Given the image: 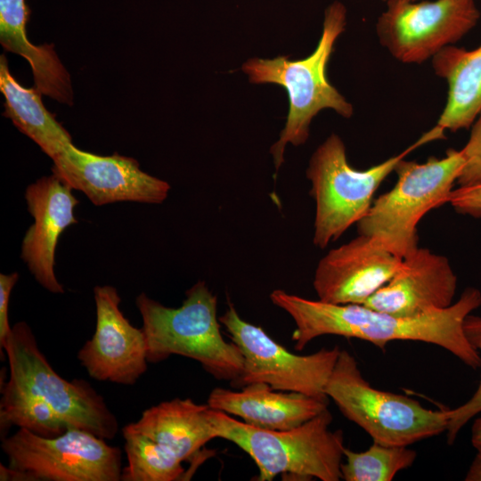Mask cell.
Returning a JSON list of instances; mask_svg holds the SVG:
<instances>
[{"instance_id": "9a60e30c", "label": "cell", "mask_w": 481, "mask_h": 481, "mask_svg": "<svg viewBox=\"0 0 481 481\" xmlns=\"http://www.w3.org/2000/svg\"><path fill=\"white\" fill-rule=\"evenodd\" d=\"M457 284L446 257L418 247L363 305L396 316H419L449 307Z\"/></svg>"}, {"instance_id": "d4e9b609", "label": "cell", "mask_w": 481, "mask_h": 481, "mask_svg": "<svg viewBox=\"0 0 481 481\" xmlns=\"http://www.w3.org/2000/svg\"><path fill=\"white\" fill-rule=\"evenodd\" d=\"M461 151L464 164L457 179L458 186L481 183V113L473 122L468 142Z\"/></svg>"}, {"instance_id": "484cf974", "label": "cell", "mask_w": 481, "mask_h": 481, "mask_svg": "<svg viewBox=\"0 0 481 481\" xmlns=\"http://www.w3.org/2000/svg\"><path fill=\"white\" fill-rule=\"evenodd\" d=\"M448 203L460 214L481 217V183L453 189Z\"/></svg>"}, {"instance_id": "44dd1931", "label": "cell", "mask_w": 481, "mask_h": 481, "mask_svg": "<svg viewBox=\"0 0 481 481\" xmlns=\"http://www.w3.org/2000/svg\"><path fill=\"white\" fill-rule=\"evenodd\" d=\"M0 91L4 97L3 115L34 141L52 159L72 143L69 132L44 106L36 87L22 86L12 75L6 57H0Z\"/></svg>"}, {"instance_id": "7c38bea8", "label": "cell", "mask_w": 481, "mask_h": 481, "mask_svg": "<svg viewBox=\"0 0 481 481\" xmlns=\"http://www.w3.org/2000/svg\"><path fill=\"white\" fill-rule=\"evenodd\" d=\"M53 174L95 206L117 201L159 204L167 197V182L143 172L133 158L100 156L69 144L53 159Z\"/></svg>"}, {"instance_id": "603a6c76", "label": "cell", "mask_w": 481, "mask_h": 481, "mask_svg": "<svg viewBox=\"0 0 481 481\" xmlns=\"http://www.w3.org/2000/svg\"><path fill=\"white\" fill-rule=\"evenodd\" d=\"M127 465L123 481H175L183 479L181 461L166 454L156 444L139 433L122 428Z\"/></svg>"}, {"instance_id": "8992f818", "label": "cell", "mask_w": 481, "mask_h": 481, "mask_svg": "<svg viewBox=\"0 0 481 481\" xmlns=\"http://www.w3.org/2000/svg\"><path fill=\"white\" fill-rule=\"evenodd\" d=\"M463 164L461 150L454 149L423 163L401 159L395 168V184L372 202L357 223L358 233L378 240L404 259L419 247L417 226L422 217L448 203Z\"/></svg>"}, {"instance_id": "52a82bcc", "label": "cell", "mask_w": 481, "mask_h": 481, "mask_svg": "<svg viewBox=\"0 0 481 481\" xmlns=\"http://www.w3.org/2000/svg\"><path fill=\"white\" fill-rule=\"evenodd\" d=\"M340 412L373 442L409 446L445 432L449 409L432 410L404 395L373 387L355 358L341 349L325 387Z\"/></svg>"}, {"instance_id": "d6986e66", "label": "cell", "mask_w": 481, "mask_h": 481, "mask_svg": "<svg viewBox=\"0 0 481 481\" xmlns=\"http://www.w3.org/2000/svg\"><path fill=\"white\" fill-rule=\"evenodd\" d=\"M29 12L25 0H0V43L4 50L20 55L29 63L37 90L70 105V77L53 45H34L27 37Z\"/></svg>"}, {"instance_id": "2e32d148", "label": "cell", "mask_w": 481, "mask_h": 481, "mask_svg": "<svg viewBox=\"0 0 481 481\" xmlns=\"http://www.w3.org/2000/svg\"><path fill=\"white\" fill-rule=\"evenodd\" d=\"M72 188L56 175L44 176L28 186L25 200L34 218L25 233L21 257L37 281L52 293H63L54 273L56 245L62 232L77 223L78 200Z\"/></svg>"}, {"instance_id": "4fadbf2b", "label": "cell", "mask_w": 481, "mask_h": 481, "mask_svg": "<svg viewBox=\"0 0 481 481\" xmlns=\"http://www.w3.org/2000/svg\"><path fill=\"white\" fill-rule=\"evenodd\" d=\"M94 294L95 330L78 351L77 359L96 380L134 385L148 369L143 330L124 316L119 308L121 298L114 287L96 286Z\"/></svg>"}, {"instance_id": "7a4b0ae2", "label": "cell", "mask_w": 481, "mask_h": 481, "mask_svg": "<svg viewBox=\"0 0 481 481\" xmlns=\"http://www.w3.org/2000/svg\"><path fill=\"white\" fill-rule=\"evenodd\" d=\"M346 24V8L341 2L334 1L324 11L322 36L309 56L301 60H290L288 56L253 58L242 65L251 83L277 84L284 87L289 95L285 126L270 149L276 171L284 162L287 143L304 144L309 136L311 121L321 110L331 109L346 118L354 113L352 104L327 77L330 57Z\"/></svg>"}, {"instance_id": "9c48e42d", "label": "cell", "mask_w": 481, "mask_h": 481, "mask_svg": "<svg viewBox=\"0 0 481 481\" xmlns=\"http://www.w3.org/2000/svg\"><path fill=\"white\" fill-rule=\"evenodd\" d=\"M8 467L29 481H119L122 452L88 431L69 428L55 437L25 428L2 439Z\"/></svg>"}, {"instance_id": "4316f807", "label": "cell", "mask_w": 481, "mask_h": 481, "mask_svg": "<svg viewBox=\"0 0 481 481\" xmlns=\"http://www.w3.org/2000/svg\"><path fill=\"white\" fill-rule=\"evenodd\" d=\"M19 279L17 273L0 274V348L1 354L4 349L7 339L12 332L9 324L8 308L12 290Z\"/></svg>"}, {"instance_id": "f1b7e54d", "label": "cell", "mask_w": 481, "mask_h": 481, "mask_svg": "<svg viewBox=\"0 0 481 481\" xmlns=\"http://www.w3.org/2000/svg\"><path fill=\"white\" fill-rule=\"evenodd\" d=\"M466 481H481V455L477 453L465 477Z\"/></svg>"}, {"instance_id": "7402d4cb", "label": "cell", "mask_w": 481, "mask_h": 481, "mask_svg": "<svg viewBox=\"0 0 481 481\" xmlns=\"http://www.w3.org/2000/svg\"><path fill=\"white\" fill-rule=\"evenodd\" d=\"M416 457V452L408 446L377 442L361 452L345 447L341 478L346 481H391L399 471L411 467Z\"/></svg>"}, {"instance_id": "277c9868", "label": "cell", "mask_w": 481, "mask_h": 481, "mask_svg": "<svg viewBox=\"0 0 481 481\" xmlns=\"http://www.w3.org/2000/svg\"><path fill=\"white\" fill-rule=\"evenodd\" d=\"M209 417L216 438L235 444L255 461L259 481H271L279 474L302 480L341 478L343 432L330 429L332 415L328 409L288 430L258 428L212 408Z\"/></svg>"}, {"instance_id": "ba28073f", "label": "cell", "mask_w": 481, "mask_h": 481, "mask_svg": "<svg viewBox=\"0 0 481 481\" xmlns=\"http://www.w3.org/2000/svg\"><path fill=\"white\" fill-rule=\"evenodd\" d=\"M10 377L1 390L39 399L51 406L69 426L105 440L118 431L116 416L104 398L86 380L64 379L52 368L25 322L12 327L4 346Z\"/></svg>"}, {"instance_id": "30bf717a", "label": "cell", "mask_w": 481, "mask_h": 481, "mask_svg": "<svg viewBox=\"0 0 481 481\" xmlns=\"http://www.w3.org/2000/svg\"><path fill=\"white\" fill-rule=\"evenodd\" d=\"M219 322L244 359L242 372L232 386L265 383L274 390L328 397L325 387L339 355L338 346L306 355L293 354L261 327L244 321L232 304H229Z\"/></svg>"}, {"instance_id": "ffe728a7", "label": "cell", "mask_w": 481, "mask_h": 481, "mask_svg": "<svg viewBox=\"0 0 481 481\" xmlns=\"http://www.w3.org/2000/svg\"><path fill=\"white\" fill-rule=\"evenodd\" d=\"M431 60L448 86L436 126L451 132L469 128L481 113V44L472 50L448 45Z\"/></svg>"}, {"instance_id": "f546056e", "label": "cell", "mask_w": 481, "mask_h": 481, "mask_svg": "<svg viewBox=\"0 0 481 481\" xmlns=\"http://www.w3.org/2000/svg\"><path fill=\"white\" fill-rule=\"evenodd\" d=\"M382 1L387 2V0H382Z\"/></svg>"}, {"instance_id": "ac0fdd59", "label": "cell", "mask_w": 481, "mask_h": 481, "mask_svg": "<svg viewBox=\"0 0 481 481\" xmlns=\"http://www.w3.org/2000/svg\"><path fill=\"white\" fill-rule=\"evenodd\" d=\"M209 411L208 404L174 398L145 410L137 421L123 428L145 436L166 454L183 462L216 438Z\"/></svg>"}, {"instance_id": "e0dca14e", "label": "cell", "mask_w": 481, "mask_h": 481, "mask_svg": "<svg viewBox=\"0 0 481 481\" xmlns=\"http://www.w3.org/2000/svg\"><path fill=\"white\" fill-rule=\"evenodd\" d=\"M328 397L273 389L252 383L233 391L214 388L208 398L210 408L240 417L248 425L267 430H288L302 425L328 409Z\"/></svg>"}, {"instance_id": "cb8c5ba5", "label": "cell", "mask_w": 481, "mask_h": 481, "mask_svg": "<svg viewBox=\"0 0 481 481\" xmlns=\"http://www.w3.org/2000/svg\"><path fill=\"white\" fill-rule=\"evenodd\" d=\"M463 330L471 346L481 355V316L469 314L464 320ZM481 413V377L472 396L463 404L449 409L446 439L449 444L454 443L463 427Z\"/></svg>"}, {"instance_id": "5bb4252c", "label": "cell", "mask_w": 481, "mask_h": 481, "mask_svg": "<svg viewBox=\"0 0 481 481\" xmlns=\"http://www.w3.org/2000/svg\"><path fill=\"white\" fill-rule=\"evenodd\" d=\"M402 261L378 240L358 234L321 258L314 289L323 302L363 305L395 273Z\"/></svg>"}, {"instance_id": "6da1fadb", "label": "cell", "mask_w": 481, "mask_h": 481, "mask_svg": "<svg viewBox=\"0 0 481 481\" xmlns=\"http://www.w3.org/2000/svg\"><path fill=\"white\" fill-rule=\"evenodd\" d=\"M296 328L291 340L302 350L315 338L336 335L368 341L381 350L395 340L436 345L472 369L481 367V355L466 338L465 318L481 306V291L469 287L449 307L413 317H401L359 304L312 300L282 289L270 294Z\"/></svg>"}, {"instance_id": "5b68a950", "label": "cell", "mask_w": 481, "mask_h": 481, "mask_svg": "<svg viewBox=\"0 0 481 481\" xmlns=\"http://www.w3.org/2000/svg\"><path fill=\"white\" fill-rule=\"evenodd\" d=\"M444 133L436 126L401 153L364 170L351 167L342 139L331 134L312 154L306 169L310 194L315 201L314 244L325 249L357 224L368 213L375 192L397 163L415 149L442 139Z\"/></svg>"}, {"instance_id": "8fae6325", "label": "cell", "mask_w": 481, "mask_h": 481, "mask_svg": "<svg viewBox=\"0 0 481 481\" xmlns=\"http://www.w3.org/2000/svg\"><path fill=\"white\" fill-rule=\"evenodd\" d=\"M376 22L381 45L398 61L422 63L468 34L478 22L474 0H387Z\"/></svg>"}, {"instance_id": "83f0119b", "label": "cell", "mask_w": 481, "mask_h": 481, "mask_svg": "<svg viewBox=\"0 0 481 481\" xmlns=\"http://www.w3.org/2000/svg\"><path fill=\"white\" fill-rule=\"evenodd\" d=\"M471 444L481 455V413L475 419L471 428Z\"/></svg>"}, {"instance_id": "3957f363", "label": "cell", "mask_w": 481, "mask_h": 481, "mask_svg": "<svg viewBox=\"0 0 481 481\" xmlns=\"http://www.w3.org/2000/svg\"><path fill=\"white\" fill-rule=\"evenodd\" d=\"M135 302L143 318L149 363L176 355L197 361L216 379L232 385L240 378L243 355L232 341L223 338L217 299L205 281L191 287L179 307L166 306L145 293Z\"/></svg>"}, {"instance_id": "4dcf8cb0", "label": "cell", "mask_w": 481, "mask_h": 481, "mask_svg": "<svg viewBox=\"0 0 481 481\" xmlns=\"http://www.w3.org/2000/svg\"><path fill=\"white\" fill-rule=\"evenodd\" d=\"M410 1H417V0H410Z\"/></svg>"}]
</instances>
